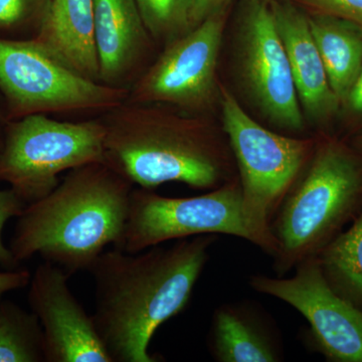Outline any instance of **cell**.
<instances>
[{
	"label": "cell",
	"mask_w": 362,
	"mask_h": 362,
	"mask_svg": "<svg viewBox=\"0 0 362 362\" xmlns=\"http://www.w3.org/2000/svg\"><path fill=\"white\" fill-rule=\"evenodd\" d=\"M0 362H45L39 319L11 300L0 301Z\"/></svg>",
	"instance_id": "cell-19"
},
{
	"label": "cell",
	"mask_w": 362,
	"mask_h": 362,
	"mask_svg": "<svg viewBox=\"0 0 362 362\" xmlns=\"http://www.w3.org/2000/svg\"><path fill=\"white\" fill-rule=\"evenodd\" d=\"M33 40L81 75L100 82L93 0H49Z\"/></svg>",
	"instance_id": "cell-15"
},
{
	"label": "cell",
	"mask_w": 362,
	"mask_h": 362,
	"mask_svg": "<svg viewBox=\"0 0 362 362\" xmlns=\"http://www.w3.org/2000/svg\"><path fill=\"white\" fill-rule=\"evenodd\" d=\"M239 59L245 84L264 115L282 129L303 130L287 52L267 0H252L243 16Z\"/></svg>",
	"instance_id": "cell-11"
},
{
	"label": "cell",
	"mask_w": 362,
	"mask_h": 362,
	"mask_svg": "<svg viewBox=\"0 0 362 362\" xmlns=\"http://www.w3.org/2000/svg\"><path fill=\"white\" fill-rule=\"evenodd\" d=\"M202 235L240 238L273 256L274 247L252 226L244 209L239 178L206 194L168 197L152 189L134 187L120 249L144 251L173 240Z\"/></svg>",
	"instance_id": "cell-8"
},
{
	"label": "cell",
	"mask_w": 362,
	"mask_h": 362,
	"mask_svg": "<svg viewBox=\"0 0 362 362\" xmlns=\"http://www.w3.org/2000/svg\"><path fill=\"white\" fill-rule=\"evenodd\" d=\"M216 235L177 240L142 252L104 251L88 272L95 285L92 314L113 362H156L149 344L157 329L185 310Z\"/></svg>",
	"instance_id": "cell-1"
},
{
	"label": "cell",
	"mask_w": 362,
	"mask_h": 362,
	"mask_svg": "<svg viewBox=\"0 0 362 362\" xmlns=\"http://www.w3.org/2000/svg\"><path fill=\"white\" fill-rule=\"evenodd\" d=\"M267 1H270V2H272V1H278V0H267Z\"/></svg>",
	"instance_id": "cell-29"
},
{
	"label": "cell",
	"mask_w": 362,
	"mask_h": 362,
	"mask_svg": "<svg viewBox=\"0 0 362 362\" xmlns=\"http://www.w3.org/2000/svg\"><path fill=\"white\" fill-rule=\"evenodd\" d=\"M249 284L296 309L309 324V343L329 362H362V308L339 296L316 259L295 268L291 278L256 275Z\"/></svg>",
	"instance_id": "cell-10"
},
{
	"label": "cell",
	"mask_w": 362,
	"mask_h": 362,
	"mask_svg": "<svg viewBox=\"0 0 362 362\" xmlns=\"http://www.w3.org/2000/svg\"><path fill=\"white\" fill-rule=\"evenodd\" d=\"M350 144L362 153V130L357 132V134L354 136Z\"/></svg>",
	"instance_id": "cell-28"
},
{
	"label": "cell",
	"mask_w": 362,
	"mask_h": 362,
	"mask_svg": "<svg viewBox=\"0 0 362 362\" xmlns=\"http://www.w3.org/2000/svg\"><path fill=\"white\" fill-rule=\"evenodd\" d=\"M101 118L59 121L35 114L8 121L0 138V182L33 204L59 183V175L105 161Z\"/></svg>",
	"instance_id": "cell-7"
},
{
	"label": "cell",
	"mask_w": 362,
	"mask_h": 362,
	"mask_svg": "<svg viewBox=\"0 0 362 362\" xmlns=\"http://www.w3.org/2000/svg\"><path fill=\"white\" fill-rule=\"evenodd\" d=\"M100 82L128 89L150 66L156 44L135 0H93Z\"/></svg>",
	"instance_id": "cell-13"
},
{
	"label": "cell",
	"mask_w": 362,
	"mask_h": 362,
	"mask_svg": "<svg viewBox=\"0 0 362 362\" xmlns=\"http://www.w3.org/2000/svg\"><path fill=\"white\" fill-rule=\"evenodd\" d=\"M276 28L287 52L293 81L309 120L328 127L340 113V102L331 88L308 18L289 4L272 1Z\"/></svg>",
	"instance_id": "cell-14"
},
{
	"label": "cell",
	"mask_w": 362,
	"mask_h": 362,
	"mask_svg": "<svg viewBox=\"0 0 362 362\" xmlns=\"http://www.w3.org/2000/svg\"><path fill=\"white\" fill-rule=\"evenodd\" d=\"M226 0H190L192 28L199 25L211 14L223 9Z\"/></svg>",
	"instance_id": "cell-26"
},
{
	"label": "cell",
	"mask_w": 362,
	"mask_h": 362,
	"mask_svg": "<svg viewBox=\"0 0 362 362\" xmlns=\"http://www.w3.org/2000/svg\"><path fill=\"white\" fill-rule=\"evenodd\" d=\"M30 278L32 274L28 269L0 271V296L25 288L30 284Z\"/></svg>",
	"instance_id": "cell-25"
},
{
	"label": "cell",
	"mask_w": 362,
	"mask_h": 362,
	"mask_svg": "<svg viewBox=\"0 0 362 362\" xmlns=\"http://www.w3.org/2000/svg\"><path fill=\"white\" fill-rule=\"evenodd\" d=\"M307 18L341 107L362 69V28L329 14L313 13Z\"/></svg>",
	"instance_id": "cell-17"
},
{
	"label": "cell",
	"mask_w": 362,
	"mask_h": 362,
	"mask_svg": "<svg viewBox=\"0 0 362 362\" xmlns=\"http://www.w3.org/2000/svg\"><path fill=\"white\" fill-rule=\"evenodd\" d=\"M26 206L28 204L11 188L0 190V267L4 270L18 269L20 264L14 258L9 247L4 244L2 230L7 221L13 218H18Z\"/></svg>",
	"instance_id": "cell-22"
},
{
	"label": "cell",
	"mask_w": 362,
	"mask_h": 362,
	"mask_svg": "<svg viewBox=\"0 0 362 362\" xmlns=\"http://www.w3.org/2000/svg\"><path fill=\"white\" fill-rule=\"evenodd\" d=\"M157 45L166 47L192 30L190 0H135Z\"/></svg>",
	"instance_id": "cell-20"
},
{
	"label": "cell",
	"mask_w": 362,
	"mask_h": 362,
	"mask_svg": "<svg viewBox=\"0 0 362 362\" xmlns=\"http://www.w3.org/2000/svg\"><path fill=\"white\" fill-rule=\"evenodd\" d=\"M128 93L81 75L35 40L0 37V96L8 121L35 114L101 116Z\"/></svg>",
	"instance_id": "cell-6"
},
{
	"label": "cell",
	"mask_w": 362,
	"mask_h": 362,
	"mask_svg": "<svg viewBox=\"0 0 362 362\" xmlns=\"http://www.w3.org/2000/svg\"><path fill=\"white\" fill-rule=\"evenodd\" d=\"M69 277L45 261L28 284V305L44 333L45 362H113L93 316L71 291Z\"/></svg>",
	"instance_id": "cell-12"
},
{
	"label": "cell",
	"mask_w": 362,
	"mask_h": 362,
	"mask_svg": "<svg viewBox=\"0 0 362 362\" xmlns=\"http://www.w3.org/2000/svg\"><path fill=\"white\" fill-rule=\"evenodd\" d=\"M313 13L329 14L362 28V0H299Z\"/></svg>",
	"instance_id": "cell-23"
},
{
	"label": "cell",
	"mask_w": 362,
	"mask_h": 362,
	"mask_svg": "<svg viewBox=\"0 0 362 362\" xmlns=\"http://www.w3.org/2000/svg\"><path fill=\"white\" fill-rule=\"evenodd\" d=\"M49 0H0V37L30 40L37 35Z\"/></svg>",
	"instance_id": "cell-21"
},
{
	"label": "cell",
	"mask_w": 362,
	"mask_h": 362,
	"mask_svg": "<svg viewBox=\"0 0 362 362\" xmlns=\"http://www.w3.org/2000/svg\"><path fill=\"white\" fill-rule=\"evenodd\" d=\"M134 187L107 162L71 169L16 218L14 258L21 264L37 255L70 276L88 272L105 247L120 249Z\"/></svg>",
	"instance_id": "cell-2"
},
{
	"label": "cell",
	"mask_w": 362,
	"mask_h": 362,
	"mask_svg": "<svg viewBox=\"0 0 362 362\" xmlns=\"http://www.w3.org/2000/svg\"><path fill=\"white\" fill-rule=\"evenodd\" d=\"M220 90L223 129L239 171L245 213L275 255L277 243L272 221L308 165L316 141L266 129L247 115L228 90L221 87Z\"/></svg>",
	"instance_id": "cell-5"
},
{
	"label": "cell",
	"mask_w": 362,
	"mask_h": 362,
	"mask_svg": "<svg viewBox=\"0 0 362 362\" xmlns=\"http://www.w3.org/2000/svg\"><path fill=\"white\" fill-rule=\"evenodd\" d=\"M361 211V152L332 136L321 138L272 221L278 277L316 258Z\"/></svg>",
	"instance_id": "cell-4"
},
{
	"label": "cell",
	"mask_w": 362,
	"mask_h": 362,
	"mask_svg": "<svg viewBox=\"0 0 362 362\" xmlns=\"http://www.w3.org/2000/svg\"><path fill=\"white\" fill-rule=\"evenodd\" d=\"M209 334V349L216 361H283L275 331L249 304H225L216 309Z\"/></svg>",
	"instance_id": "cell-16"
},
{
	"label": "cell",
	"mask_w": 362,
	"mask_h": 362,
	"mask_svg": "<svg viewBox=\"0 0 362 362\" xmlns=\"http://www.w3.org/2000/svg\"><path fill=\"white\" fill-rule=\"evenodd\" d=\"M7 122H8V120H7L6 110H4V101H2V98L0 96V138H1L2 132H4Z\"/></svg>",
	"instance_id": "cell-27"
},
{
	"label": "cell",
	"mask_w": 362,
	"mask_h": 362,
	"mask_svg": "<svg viewBox=\"0 0 362 362\" xmlns=\"http://www.w3.org/2000/svg\"><path fill=\"white\" fill-rule=\"evenodd\" d=\"M105 161L136 187L180 182L213 190L232 177L230 147L195 117L170 113L161 104H122L100 116Z\"/></svg>",
	"instance_id": "cell-3"
},
{
	"label": "cell",
	"mask_w": 362,
	"mask_h": 362,
	"mask_svg": "<svg viewBox=\"0 0 362 362\" xmlns=\"http://www.w3.org/2000/svg\"><path fill=\"white\" fill-rule=\"evenodd\" d=\"M315 259L330 287L362 308V211Z\"/></svg>",
	"instance_id": "cell-18"
},
{
	"label": "cell",
	"mask_w": 362,
	"mask_h": 362,
	"mask_svg": "<svg viewBox=\"0 0 362 362\" xmlns=\"http://www.w3.org/2000/svg\"><path fill=\"white\" fill-rule=\"evenodd\" d=\"M346 112L350 125L362 130V69L356 82L350 89L346 99L343 102L340 111Z\"/></svg>",
	"instance_id": "cell-24"
},
{
	"label": "cell",
	"mask_w": 362,
	"mask_h": 362,
	"mask_svg": "<svg viewBox=\"0 0 362 362\" xmlns=\"http://www.w3.org/2000/svg\"><path fill=\"white\" fill-rule=\"evenodd\" d=\"M225 20L221 9L164 47L131 86L126 101L175 106L192 113L209 109L218 90L216 71Z\"/></svg>",
	"instance_id": "cell-9"
}]
</instances>
